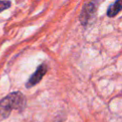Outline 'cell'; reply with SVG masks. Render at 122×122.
Returning a JSON list of instances; mask_svg holds the SVG:
<instances>
[{
  "label": "cell",
  "mask_w": 122,
  "mask_h": 122,
  "mask_svg": "<svg viewBox=\"0 0 122 122\" xmlns=\"http://www.w3.org/2000/svg\"><path fill=\"white\" fill-rule=\"evenodd\" d=\"M26 106V98L20 92H13L0 101V122L6 119L12 111H22Z\"/></svg>",
  "instance_id": "1"
},
{
  "label": "cell",
  "mask_w": 122,
  "mask_h": 122,
  "mask_svg": "<svg viewBox=\"0 0 122 122\" xmlns=\"http://www.w3.org/2000/svg\"><path fill=\"white\" fill-rule=\"evenodd\" d=\"M97 10V2H87L84 4L80 12L79 20L82 25H88L94 17Z\"/></svg>",
  "instance_id": "2"
},
{
  "label": "cell",
  "mask_w": 122,
  "mask_h": 122,
  "mask_svg": "<svg viewBox=\"0 0 122 122\" xmlns=\"http://www.w3.org/2000/svg\"><path fill=\"white\" fill-rule=\"evenodd\" d=\"M47 71H48V65H47V63H42V64H40V65L37 67L36 71L30 75V77L29 80L27 81L26 87H27V88H31V87L35 86L36 84H38V83L41 81V79L43 78V76L46 74Z\"/></svg>",
  "instance_id": "3"
},
{
  "label": "cell",
  "mask_w": 122,
  "mask_h": 122,
  "mask_svg": "<svg viewBox=\"0 0 122 122\" xmlns=\"http://www.w3.org/2000/svg\"><path fill=\"white\" fill-rule=\"evenodd\" d=\"M121 9H122L121 2H120V1H116V2H114L113 4H112V5L109 7V9H108V10H107V15H108L109 17H114L117 13L120 12Z\"/></svg>",
  "instance_id": "4"
},
{
  "label": "cell",
  "mask_w": 122,
  "mask_h": 122,
  "mask_svg": "<svg viewBox=\"0 0 122 122\" xmlns=\"http://www.w3.org/2000/svg\"><path fill=\"white\" fill-rule=\"evenodd\" d=\"M10 6V1H0V12L5 10L6 9H8Z\"/></svg>",
  "instance_id": "5"
}]
</instances>
